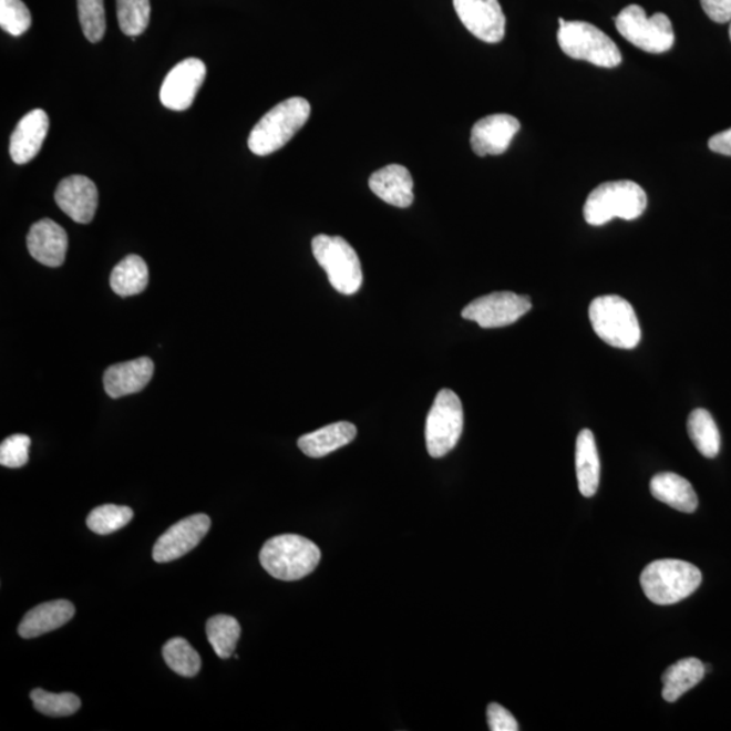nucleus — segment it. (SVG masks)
<instances>
[{"label":"nucleus","instance_id":"obj_1","mask_svg":"<svg viewBox=\"0 0 731 731\" xmlns=\"http://www.w3.org/2000/svg\"><path fill=\"white\" fill-rule=\"evenodd\" d=\"M259 559L268 575L282 581H297L320 564L321 552L312 540L301 535L274 536L261 547Z\"/></svg>","mask_w":731,"mask_h":731},{"label":"nucleus","instance_id":"obj_2","mask_svg":"<svg viewBox=\"0 0 731 731\" xmlns=\"http://www.w3.org/2000/svg\"><path fill=\"white\" fill-rule=\"evenodd\" d=\"M310 103L295 96L278 103L260 119L248 137L253 154L267 156L290 142L310 117Z\"/></svg>","mask_w":731,"mask_h":731},{"label":"nucleus","instance_id":"obj_3","mask_svg":"<svg viewBox=\"0 0 731 731\" xmlns=\"http://www.w3.org/2000/svg\"><path fill=\"white\" fill-rule=\"evenodd\" d=\"M648 197L638 183L632 181L606 182L588 195L584 205V218L589 225L600 227L612 218L632 222L644 215Z\"/></svg>","mask_w":731,"mask_h":731},{"label":"nucleus","instance_id":"obj_4","mask_svg":"<svg viewBox=\"0 0 731 731\" xmlns=\"http://www.w3.org/2000/svg\"><path fill=\"white\" fill-rule=\"evenodd\" d=\"M702 584L697 566L680 559H660L646 566L641 585L646 597L658 606L676 605Z\"/></svg>","mask_w":731,"mask_h":731},{"label":"nucleus","instance_id":"obj_5","mask_svg":"<svg viewBox=\"0 0 731 731\" xmlns=\"http://www.w3.org/2000/svg\"><path fill=\"white\" fill-rule=\"evenodd\" d=\"M589 320L594 331L603 341L621 350H632L641 341L636 310L619 296L595 298L589 307Z\"/></svg>","mask_w":731,"mask_h":731},{"label":"nucleus","instance_id":"obj_6","mask_svg":"<svg viewBox=\"0 0 731 731\" xmlns=\"http://www.w3.org/2000/svg\"><path fill=\"white\" fill-rule=\"evenodd\" d=\"M557 34L559 48L565 54L576 60L601 69H615L621 63L619 48L595 24L583 21H565L559 18Z\"/></svg>","mask_w":731,"mask_h":731},{"label":"nucleus","instance_id":"obj_7","mask_svg":"<svg viewBox=\"0 0 731 731\" xmlns=\"http://www.w3.org/2000/svg\"><path fill=\"white\" fill-rule=\"evenodd\" d=\"M317 264L325 268L329 284L341 295L351 296L361 289V260L349 241L340 236L317 235L312 241Z\"/></svg>","mask_w":731,"mask_h":731},{"label":"nucleus","instance_id":"obj_8","mask_svg":"<svg viewBox=\"0 0 731 731\" xmlns=\"http://www.w3.org/2000/svg\"><path fill=\"white\" fill-rule=\"evenodd\" d=\"M618 32L634 47L649 53H666L675 44L672 22L662 12L646 16L641 6L630 4L615 18Z\"/></svg>","mask_w":731,"mask_h":731},{"label":"nucleus","instance_id":"obj_9","mask_svg":"<svg viewBox=\"0 0 731 731\" xmlns=\"http://www.w3.org/2000/svg\"><path fill=\"white\" fill-rule=\"evenodd\" d=\"M462 431V402L453 390L442 389L426 416L425 443L432 459L447 455L460 442Z\"/></svg>","mask_w":731,"mask_h":731},{"label":"nucleus","instance_id":"obj_10","mask_svg":"<svg viewBox=\"0 0 731 731\" xmlns=\"http://www.w3.org/2000/svg\"><path fill=\"white\" fill-rule=\"evenodd\" d=\"M532 308V300L527 296L497 291L475 298L462 310V317L477 322L481 328H502L514 325Z\"/></svg>","mask_w":731,"mask_h":731},{"label":"nucleus","instance_id":"obj_11","mask_svg":"<svg viewBox=\"0 0 731 731\" xmlns=\"http://www.w3.org/2000/svg\"><path fill=\"white\" fill-rule=\"evenodd\" d=\"M206 65L199 59H186L168 72L161 89V101L174 112H183L193 105L195 96L203 87Z\"/></svg>","mask_w":731,"mask_h":731},{"label":"nucleus","instance_id":"obj_12","mask_svg":"<svg viewBox=\"0 0 731 731\" xmlns=\"http://www.w3.org/2000/svg\"><path fill=\"white\" fill-rule=\"evenodd\" d=\"M456 16L478 40L497 44L505 35V16L498 0H453Z\"/></svg>","mask_w":731,"mask_h":731},{"label":"nucleus","instance_id":"obj_13","mask_svg":"<svg viewBox=\"0 0 731 731\" xmlns=\"http://www.w3.org/2000/svg\"><path fill=\"white\" fill-rule=\"evenodd\" d=\"M210 526V517L204 514L188 516L174 524L157 539L154 559L158 564H166L186 556L200 544Z\"/></svg>","mask_w":731,"mask_h":731},{"label":"nucleus","instance_id":"obj_14","mask_svg":"<svg viewBox=\"0 0 731 731\" xmlns=\"http://www.w3.org/2000/svg\"><path fill=\"white\" fill-rule=\"evenodd\" d=\"M521 131V122L509 114H492L475 122L471 144L475 155L498 156L509 148L512 140Z\"/></svg>","mask_w":731,"mask_h":731},{"label":"nucleus","instance_id":"obj_15","mask_svg":"<svg viewBox=\"0 0 731 731\" xmlns=\"http://www.w3.org/2000/svg\"><path fill=\"white\" fill-rule=\"evenodd\" d=\"M54 199L61 210L78 224L93 222L97 207L95 183L87 176L72 175L59 183Z\"/></svg>","mask_w":731,"mask_h":731},{"label":"nucleus","instance_id":"obj_16","mask_svg":"<svg viewBox=\"0 0 731 731\" xmlns=\"http://www.w3.org/2000/svg\"><path fill=\"white\" fill-rule=\"evenodd\" d=\"M28 249L39 264L60 267L64 264L69 236L63 227L44 218L32 225L28 234Z\"/></svg>","mask_w":731,"mask_h":731},{"label":"nucleus","instance_id":"obj_17","mask_svg":"<svg viewBox=\"0 0 731 731\" xmlns=\"http://www.w3.org/2000/svg\"><path fill=\"white\" fill-rule=\"evenodd\" d=\"M155 364L151 358L110 366L103 375V385L112 399L142 392L154 375Z\"/></svg>","mask_w":731,"mask_h":731},{"label":"nucleus","instance_id":"obj_18","mask_svg":"<svg viewBox=\"0 0 731 731\" xmlns=\"http://www.w3.org/2000/svg\"><path fill=\"white\" fill-rule=\"evenodd\" d=\"M49 131L44 110L35 109L18 122L10 138V156L17 164H27L39 155Z\"/></svg>","mask_w":731,"mask_h":731},{"label":"nucleus","instance_id":"obj_19","mask_svg":"<svg viewBox=\"0 0 731 731\" xmlns=\"http://www.w3.org/2000/svg\"><path fill=\"white\" fill-rule=\"evenodd\" d=\"M370 191L383 203L392 206L410 207L413 204V179L410 171L399 164L375 171L369 179Z\"/></svg>","mask_w":731,"mask_h":731},{"label":"nucleus","instance_id":"obj_20","mask_svg":"<svg viewBox=\"0 0 731 731\" xmlns=\"http://www.w3.org/2000/svg\"><path fill=\"white\" fill-rule=\"evenodd\" d=\"M75 615V607L69 600H53L30 609L24 615L18 632L24 639L44 636L69 624Z\"/></svg>","mask_w":731,"mask_h":731},{"label":"nucleus","instance_id":"obj_21","mask_svg":"<svg viewBox=\"0 0 731 731\" xmlns=\"http://www.w3.org/2000/svg\"><path fill=\"white\" fill-rule=\"evenodd\" d=\"M357 436V426L349 422H338L298 439V447L310 459H322L347 446Z\"/></svg>","mask_w":731,"mask_h":731},{"label":"nucleus","instance_id":"obj_22","mask_svg":"<svg viewBox=\"0 0 731 731\" xmlns=\"http://www.w3.org/2000/svg\"><path fill=\"white\" fill-rule=\"evenodd\" d=\"M650 492L658 502L692 514L698 508V496L690 481L675 473H660L650 481Z\"/></svg>","mask_w":731,"mask_h":731},{"label":"nucleus","instance_id":"obj_23","mask_svg":"<svg viewBox=\"0 0 731 731\" xmlns=\"http://www.w3.org/2000/svg\"><path fill=\"white\" fill-rule=\"evenodd\" d=\"M576 473L581 495L595 496L600 483V460L595 436L590 430H583L577 436Z\"/></svg>","mask_w":731,"mask_h":731},{"label":"nucleus","instance_id":"obj_24","mask_svg":"<svg viewBox=\"0 0 731 731\" xmlns=\"http://www.w3.org/2000/svg\"><path fill=\"white\" fill-rule=\"evenodd\" d=\"M706 667L698 658H684L670 666L662 676V698L669 703L676 702L687 691L703 680Z\"/></svg>","mask_w":731,"mask_h":731},{"label":"nucleus","instance_id":"obj_25","mask_svg":"<svg viewBox=\"0 0 731 731\" xmlns=\"http://www.w3.org/2000/svg\"><path fill=\"white\" fill-rule=\"evenodd\" d=\"M150 280L148 266L138 255L126 256L113 268L110 286L115 295L131 297L146 289Z\"/></svg>","mask_w":731,"mask_h":731},{"label":"nucleus","instance_id":"obj_26","mask_svg":"<svg viewBox=\"0 0 731 731\" xmlns=\"http://www.w3.org/2000/svg\"><path fill=\"white\" fill-rule=\"evenodd\" d=\"M687 425L688 434L699 453L706 459H715L721 450V434L711 413L699 408L691 412Z\"/></svg>","mask_w":731,"mask_h":731},{"label":"nucleus","instance_id":"obj_27","mask_svg":"<svg viewBox=\"0 0 731 731\" xmlns=\"http://www.w3.org/2000/svg\"><path fill=\"white\" fill-rule=\"evenodd\" d=\"M207 639H209L216 655L223 660L234 656L236 645L239 642L241 627L239 621L228 615H216L207 620Z\"/></svg>","mask_w":731,"mask_h":731},{"label":"nucleus","instance_id":"obj_28","mask_svg":"<svg viewBox=\"0 0 731 731\" xmlns=\"http://www.w3.org/2000/svg\"><path fill=\"white\" fill-rule=\"evenodd\" d=\"M163 657L167 666L183 678H194L203 667V660L197 650L185 638L169 639L164 645Z\"/></svg>","mask_w":731,"mask_h":731},{"label":"nucleus","instance_id":"obj_29","mask_svg":"<svg viewBox=\"0 0 731 731\" xmlns=\"http://www.w3.org/2000/svg\"><path fill=\"white\" fill-rule=\"evenodd\" d=\"M34 709L47 717H70L81 709V699L71 692L52 693L37 688L30 692Z\"/></svg>","mask_w":731,"mask_h":731},{"label":"nucleus","instance_id":"obj_30","mask_svg":"<svg viewBox=\"0 0 731 731\" xmlns=\"http://www.w3.org/2000/svg\"><path fill=\"white\" fill-rule=\"evenodd\" d=\"M133 511L121 505L106 504L90 512L87 527L97 535H109L119 532L130 524Z\"/></svg>","mask_w":731,"mask_h":731},{"label":"nucleus","instance_id":"obj_31","mask_svg":"<svg viewBox=\"0 0 731 731\" xmlns=\"http://www.w3.org/2000/svg\"><path fill=\"white\" fill-rule=\"evenodd\" d=\"M117 17L122 33L137 37L148 28L150 0H117Z\"/></svg>","mask_w":731,"mask_h":731},{"label":"nucleus","instance_id":"obj_32","mask_svg":"<svg viewBox=\"0 0 731 731\" xmlns=\"http://www.w3.org/2000/svg\"><path fill=\"white\" fill-rule=\"evenodd\" d=\"M78 11L85 39L100 42L106 32L103 0H78Z\"/></svg>","mask_w":731,"mask_h":731},{"label":"nucleus","instance_id":"obj_33","mask_svg":"<svg viewBox=\"0 0 731 731\" xmlns=\"http://www.w3.org/2000/svg\"><path fill=\"white\" fill-rule=\"evenodd\" d=\"M0 27L11 35L20 37L32 27V16L22 0H0Z\"/></svg>","mask_w":731,"mask_h":731},{"label":"nucleus","instance_id":"obj_34","mask_svg":"<svg viewBox=\"0 0 731 731\" xmlns=\"http://www.w3.org/2000/svg\"><path fill=\"white\" fill-rule=\"evenodd\" d=\"M30 443V437L23 434L6 437L0 444V465L11 469L27 465Z\"/></svg>","mask_w":731,"mask_h":731},{"label":"nucleus","instance_id":"obj_35","mask_svg":"<svg viewBox=\"0 0 731 731\" xmlns=\"http://www.w3.org/2000/svg\"><path fill=\"white\" fill-rule=\"evenodd\" d=\"M486 717L492 731H517L521 729L514 715L497 703L487 706Z\"/></svg>","mask_w":731,"mask_h":731},{"label":"nucleus","instance_id":"obj_36","mask_svg":"<svg viewBox=\"0 0 731 731\" xmlns=\"http://www.w3.org/2000/svg\"><path fill=\"white\" fill-rule=\"evenodd\" d=\"M710 20L717 23L731 21V0H700Z\"/></svg>","mask_w":731,"mask_h":731},{"label":"nucleus","instance_id":"obj_37","mask_svg":"<svg viewBox=\"0 0 731 731\" xmlns=\"http://www.w3.org/2000/svg\"><path fill=\"white\" fill-rule=\"evenodd\" d=\"M709 148L715 152V154L731 156V130L712 136L709 142Z\"/></svg>","mask_w":731,"mask_h":731},{"label":"nucleus","instance_id":"obj_38","mask_svg":"<svg viewBox=\"0 0 731 731\" xmlns=\"http://www.w3.org/2000/svg\"><path fill=\"white\" fill-rule=\"evenodd\" d=\"M729 34H730V40H731V24H730V29H729Z\"/></svg>","mask_w":731,"mask_h":731}]
</instances>
